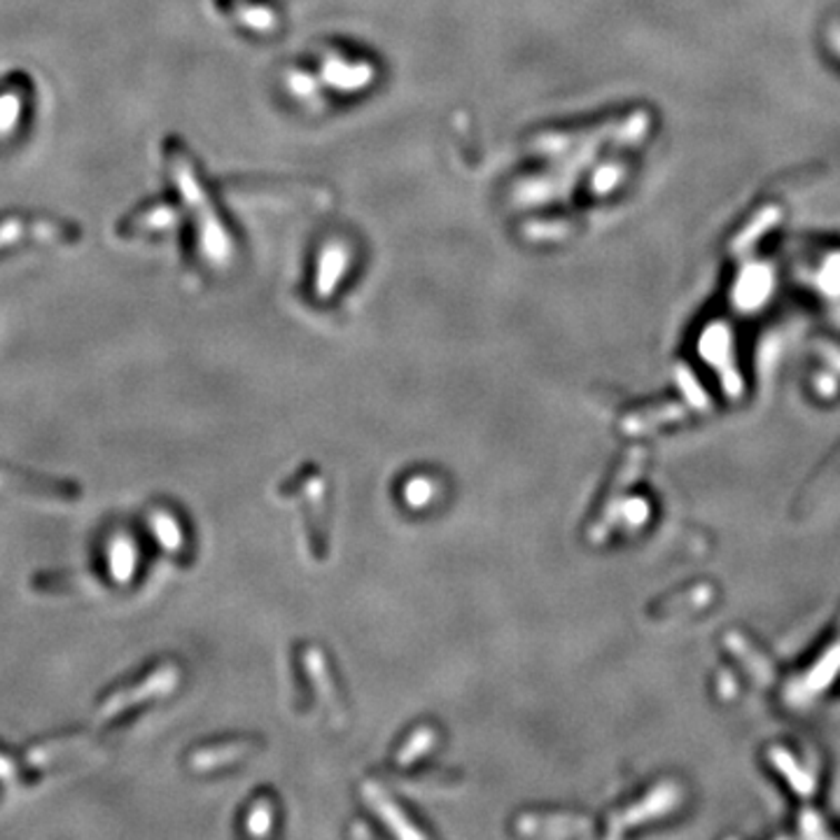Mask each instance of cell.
Returning <instances> with one entry per match:
<instances>
[{"label": "cell", "instance_id": "6da1fadb", "mask_svg": "<svg viewBox=\"0 0 840 840\" xmlns=\"http://www.w3.org/2000/svg\"><path fill=\"white\" fill-rule=\"evenodd\" d=\"M82 238V229L47 213L12 210L0 215V253L21 244H61L76 246Z\"/></svg>", "mask_w": 840, "mask_h": 840}, {"label": "cell", "instance_id": "7a4b0ae2", "mask_svg": "<svg viewBox=\"0 0 840 840\" xmlns=\"http://www.w3.org/2000/svg\"><path fill=\"white\" fill-rule=\"evenodd\" d=\"M176 684V670L161 665L150 670L146 678L131 680L110 689L103 699L99 701V712L101 717H115L119 712H125L129 705H136L140 701H148L157 693H166V689H171Z\"/></svg>", "mask_w": 840, "mask_h": 840}, {"label": "cell", "instance_id": "3957f363", "mask_svg": "<svg viewBox=\"0 0 840 840\" xmlns=\"http://www.w3.org/2000/svg\"><path fill=\"white\" fill-rule=\"evenodd\" d=\"M0 495H21L38 500H61L73 502L82 497V488L76 482H59L50 476H36L29 472L10 470L0 465Z\"/></svg>", "mask_w": 840, "mask_h": 840}, {"label": "cell", "instance_id": "277c9868", "mask_svg": "<svg viewBox=\"0 0 840 840\" xmlns=\"http://www.w3.org/2000/svg\"><path fill=\"white\" fill-rule=\"evenodd\" d=\"M93 750V740L85 733H66V735H55L50 740L40 742V745H33L29 750V761L33 765H50L59 761H70L78 759L85 752Z\"/></svg>", "mask_w": 840, "mask_h": 840}, {"label": "cell", "instance_id": "5b68a950", "mask_svg": "<svg viewBox=\"0 0 840 840\" xmlns=\"http://www.w3.org/2000/svg\"><path fill=\"white\" fill-rule=\"evenodd\" d=\"M29 93L31 85L23 73H14V78L0 85V136L14 134L23 112H27Z\"/></svg>", "mask_w": 840, "mask_h": 840}, {"label": "cell", "instance_id": "8992f818", "mask_svg": "<svg viewBox=\"0 0 840 840\" xmlns=\"http://www.w3.org/2000/svg\"><path fill=\"white\" fill-rule=\"evenodd\" d=\"M99 586H101V580L87 570L47 572V574H38V577H33V589L40 593L70 595V593H89Z\"/></svg>", "mask_w": 840, "mask_h": 840}, {"label": "cell", "instance_id": "52a82bcc", "mask_svg": "<svg viewBox=\"0 0 840 840\" xmlns=\"http://www.w3.org/2000/svg\"><path fill=\"white\" fill-rule=\"evenodd\" d=\"M106 559H108V567H110V574L115 582H129L134 577V570H136V544L129 535L125 533H117L110 537L108 542V549H106Z\"/></svg>", "mask_w": 840, "mask_h": 840}, {"label": "cell", "instance_id": "ba28073f", "mask_svg": "<svg viewBox=\"0 0 840 840\" xmlns=\"http://www.w3.org/2000/svg\"><path fill=\"white\" fill-rule=\"evenodd\" d=\"M780 218H782V210H780L778 206H765V208H761V210L754 215V218L750 220V225H748L745 229H742L740 234L733 236V241H731V253H733V255H742V253H748L750 248H754L759 238L765 236L768 231H771V229L780 223Z\"/></svg>", "mask_w": 840, "mask_h": 840}, {"label": "cell", "instance_id": "9c48e42d", "mask_svg": "<svg viewBox=\"0 0 840 840\" xmlns=\"http://www.w3.org/2000/svg\"><path fill=\"white\" fill-rule=\"evenodd\" d=\"M150 525H152V533L157 535V540L161 542L164 549L168 551H178L182 546V535H180V525L178 521L164 512V510H155L152 516H150Z\"/></svg>", "mask_w": 840, "mask_h": 840}, {"label": "cell", "instance_id": "30bf717a", "mask_svg": "<svg viewBox=\"0 0 840 840\" xmlns=\"http://www.w3.org/2000/svg\"><path fill=\"white\" fill-rule=\"evenodd\" d=\"M820 278H822V285L827 287V290H838V287H840V253L824 259Z\"/></svg>", "mask_w": 840, "mask_h": 840}, {"label": "cell", "instance_id": "8fae6325", "mask_svg": "<svg viewBox=\"0 0 840 840\" xmlns=\"http://www.w3.org/2000/svg\"><path fill=\"white\" fill-rule=\"evenodd\" d=\"M14 771H17L14 759L8 752L0 750V778H10V775H14Z\"/></svg>", "mask_w": 840, "mask_h": 840}, {"label": "cell", "instance_id": "7c38bea8", "mask_svg": "<svg viewBox=\"0 0 840 840\" xmlns=\"http://www.w3.org/2000/svg\"><path fill=\"white\" fill-rule=\"evenodd\" d=\"M829 42H831L833 52H836L838 59H840V23H833V27H831V31H829Z\"/></svg>", "mask_w": 840, "mask_h": 840}]
</instances>
